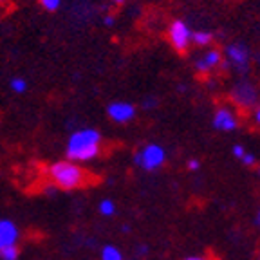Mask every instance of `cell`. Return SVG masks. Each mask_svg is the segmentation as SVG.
<instances>
[{"label": "cell", "instance_id": "5bb4252c", "mask_svg": "<svg viewBox=\"0 0 260 260\" xmlns=\"http://www.w3.org/2000/svg\"><path fill=\"white\" fill-rule=\"evenodd\" d=\"M9 87H11V90L15 94H24V92H27L29 83H27V80H24V78L16 76V78H13V80L9 81Z\"/></svg>", "mask_w": 260, "mask_h": 260}, {"label": "cell", "instance_id": "ba28073f", "mask_svg": "<svg viewBox=\"0 0 260 260\" xmlns=\"http://www.w3.org/2000/svg\"><path fill=\"white\" fill-rule=\"evenodd\" d=\"M239 126V118L232 109L220 107L213 114V128L220 132H233Z\"/></svg>", "mask_w": 260, "mask_h": 260}, {"label": "cell", "instance_id": "603a6c76", "mask_svg": "<svg viewBox=\"0 0 260 260\" xmlns=\"http://www.w3.org/2000/svg\"><path fill=\"white\" fill-rule=\"evenodd\" d=\"M103 24H105L107 27H114V24H116V18H114L112 15H105V18H103Z\"/></svg>", "mask_w": 260, "mask_h": 260}, {"label": "cell", "instance_id": "5b68a950", "mask_svg": "<svg viewBox=\"0 0 260 260\" xmlns=\"http://www.w3.org/2000/svg\"><path fill=\"white\" fill-rule=\"evenodd\" d=\"M232 100L240 109L248 110V109L256 107V103H258V100H260V94L251 81L242 80V81H239V83H235V87L232 89Z\"/></svg>", "mask_w": 260, "mask_h": 260}, {"label": "cell", "instance_id": "8fae6325", "mask_svg": "<svg viewBox=\"0 0 260 260\" xmlns=\"http://www.w3.org/2000/svg\"><path fill=\"white\" fill-rule=\"evenodd\" d=\"M100 258L102 260H125V256H123V251L118 246L105 244L102 248V251H100Z\"/></svg>", "mask_w": 260, "mask_h": 260}, {"label": "cell", "instance_id": "8992f818", "mask_svg": "<svg viewBox=\"0 0 260 260\" xmlns=\"http://www.w3.org/2000/svg\"><path fill=\"white\" fill-rule=\"evenodd\" d=\"M168 38H170V44L175 51L184 53L191 44V29L188 27L186 22L174 20L170 24V29H168Z\"/></svg>", "mask_w": 260, "mask_h": 260}, {"label": "cell", "instance_id": "83f0119b", "mask_svg": "<svg viewBox=\"0 0 260 260\" xmlns=\"http://www.w3.org/2000/svg\"><path fill=\"white\" fill-rule=\"evenodd\" d=\"M256 220H258V224H260V211H258V219H256Z\"/></svg>", "mask_w": 260, "mask_h": 260}, {"label": "cell", "instance_id": "7a4b0ae2", "mask_svg": "<svg viewBox=\"0 0 260 260\" xmlns=\"http://www.w3.org/2000/svg\"><path fill=\"white\" fill-rule=\"evenodd\" d=\"M45 177L47 183L56 186V190L73 191L78 188H83L90 181V175L87 170L78 162H73L69 159H60V161L51 162L45 168Z\"/></svg>", "mask_w": 260, "mask_h": 260}, {"label": "cell", "instance_id": "3957f363", "mask_svg": "<svg viewBox=\"0 0 260 260\" xmlns=\"http://www.w3.org/2000/svg\"><path fill=\"white\" fill-rule=\"evenodd\" d=\"M134 162L145 172H155L167 162V150L157 143H148L134 154Z\"/></svg>", "mask_w": 260, "mask_h": 260}, {"label": "cell", "instance_id": "7c38bea8", "mask_svg": "<svg viewBox=\"0 0 260 260\" xmlns=\"http://www.w3.org/2000/svg\"><path fill=\"white\" fill-rule=\"evenodd\" d=\"M191 42L199 47H208L213 42V35L210 31H195L191 32Z\"/></svg>", "mask_w": 260, "mask_h": 260}, {"label": "cell", "instance_id": "9c48e42d", "mask_svg": "<svg viewBox=\"0 0 260 260\" xmlns=\"http://www.w3.org/2000/svg\"><path fill=\"white\" fill-rule=\"evenodd\" d=\"M20 230L11 219H0V249L8 246H18Z\"/></svg>", "mask_w": 260, "mask_h": 260}, {"label": "cell", "instance_id": "4fadbf2b", "mask_svg": "<svg viewBox=\"0 0 260 260\" xmlns=\"http://www.w3.org/2000/svg\"><path fill=\"white\" fill-rule=\"evenodd\" d=\"M98 211L103 217H114L116 215V203L112 199H102L98 204Z\"/></svg>", "mask_w": 260, "mask_h": 260}, {"label": "cell", "instance_id": "277c9868", "mask_svg": "<svg viewBox=\"0 0 260 260\" xmlns=\"http://www.w3.org/2000/svg\"><path fill=\"white\" fill-rule=\"evenodd\" d=\"M249 51L244 44H232L226 47V60H222V67L228 69L232 67L235 73L239 74H248L249 73Z\"/></svg>", "mask_w": 260, "mask_h": 260}, {"label": "cell", "instance_id": "52a82bcc", "mask_svg": "<svg viewBox=\"0 0 260 260\" xmlns=\"http://www.w3.org/2000/svg\"><path fill=\"white\" fill-rule=\"evenodd\" d=\"M107 116L118 125L130 123L136 118V107L128 102H112L107 107Z\"/></svg>", "mask_w": 260, "mask_h": 260}, {"label": "cell", "instance_id": "d6986e66", "mask_svg": "<svg viewBox=\"0 0 260 260\" xmlns=\"http://www.w3.org/2000/svg\"><path fill=\"white\" fill-rule=\"evenodd\" d=\"M42 191H44L45 195H54L58 190H56V186H53L51 183H44L42 184Z\"/></svg>", "mask_w": 260, "mask_h": 260}, {"label": "cell", "instance_id": "6da1fadb", "mask_svg": "<svg viewBox=\"0 0 260 260\" xmlns=\"http://www.w3.org/2000/svg\"><path fill=\"white\" fill-rule=\"evenodd\" d=\"M102 154V134L92 126L74 130L65 143V159L73 162H89Z\"/></svg>", "mask_w": 260, "mask_h": 260}, {"label": "cell", "instance_id": "2e32d148", "mask_svg": "<svg viewBox=\"0 0 260 260\" xmlns=\"http://www.w3.org/2000/svg\"><path fill=\"white\" fill-rule=\"evenodd\" d=\"M42 6V9L47 13H54L61 8V0H38Z\"/></svg>", "mask_w": 260, "mask_h": 260}, {"label": "cell", "instance_id": "9a60e30c", "mask_svg": "<svg viewBox=\"0 0 260 260\" xmlns=\"http://www.w3.org/2000/svg\"><path fill=\"white\" fill-rule=\"evenodd\" d=\"M20 258V248L18 246H8L0 249V260H18Z\"/></svg>", "mask_w": 260, "mask_h": 260}, {"label": "cell", "instance_id": "ac0fdd59", "mask_svg": "<svg viewBox=\"0 0 260 260\" xmlns=\"http://www.w3.org/2000/svg\"><path fill=\"white\" fill-rule=\"evenodd\" d=\"M148 253H150V248H148L146 244H139L138 249H136V256H138V258H143V256H146Z\"/></svg>", "mask_w": 260, "mask_h": 260}, {"label": "cell", "instance_id": "44dd1931", "mask_svg": "<svg viewBox=\"0 0 260 260\" xmlns=\"http://www.w3.org/2000/svg\"><path fill=\"white\" fill-rule=\"evenodd\" d=\"M232 152H233V155H235L237 159H242V155L246 154V148H244L242 145H235Z\"/></svg>", "mask_w": 260, "mask_h": 260}, {"label": "cell", "instance_id": "484cf974", "mask_svg": "<svg viewBox=\"0 0 260 260\" xmlns=\"http://www.w3.org/2000/svg\"><path fill=\"white\" fill-rule=\"evenodd\" d=\"M109 2H112V4H116V6H121L125 0H109Z\"/></svg>", "mask_w": 260, "mask_h": 260}, {"label": "cell", "instance_id": "ffe728a7", "mask_svg": "<svg viewBox=\"0 0 260 260\" xmlns=\"http://www.w3.org/2000/svg\"><path fill=\"white\" fill-rule=\"evenodd\" d=\"M155 105H157V100L155 98H145V102H143V109H155Z\"/></svg>", "mask_w": 260, "mask_h": 260}, {"label": "cell", "instance_id": "4316f807", "mask_svg": "<svg viewBox=\"0 0 260 260\" xmlns=\"http://www.w3.org/2000/svg\"><path fill=\"white\" fill-rule=\"evenodd\" d=\"M130 232V226L128 224H123V233H128Z\"/></svg>", "mask_w": 260, "mask_h": 260}, {"label": "cell", "instance_id": "7402d4cb", "mask_svg": "<svg viewBox=\"0 0 260 260\" xmlns=\"http://www.w3.org/2000/svg\"><path fill=\"white\" fill-rule=\"evenodd\" d=\"M188 170H191V172H197L201 168V161L199 159H190V161H188Z\"/></svg>", "mask_w": 260, "mask_h": 260}, {"label": "cell", "instance_id": "e0dca14e", "mask_svg": "<svg viewBox=\"0 0 260 260\" xmlns=\"http://www.w3.org/2000/svg\"><path fill=\"white\" fill-rule=\"evenodd\" d=\"M242 165H246V167H255V162H256V157L253 154H249V152H246V154L242 155Z\"/></svg>", "mask_w": 260, "mask_h": 260}, {"label": "cell", "instance_id": "30bf717a", "mask_svg": "<svg viewBox=\"0 0 260 260\" xmlns=\"http://www.w3.org/2000/svg\"><path fill=\"white\" fill-rule=\"evenodd\" d=\"M222 54H220V51H217V49H208L206 53L201 54L197 60H195V71L197 73H210V71H213L215 67H219L220 63H222Z\"/></svg>", "mask_w": 260, "mask_h": 260}, {"label": "cell", "instance_id": "d4e9b609", "mask_svg": "<svg viewBox=\"0 0 260 260\" xmlns=\"http://www.w3.org/2000/svg\"><path fill=\"white\" fill-rule=\"evenodd\" d=\"M184 260H210V258H206V256H186Z\"/></svg>", "mask_w": 260, "mask_h": 260}, {"label": "cell", "instance_id": "cb8c5ba5", "mask_svg": "<svg viewBox=\"0 0 260 260\" xmlns=\"http://www.w3.org/2000/svg\"><path fill=\"white\" fill-rule=\"evenodd\" d=\"M253 118H255V121H256V125H260V107L255 110V114H253Z\"/></svg>", "mask_w": 260, "mask_h": 260}, {"label": "cell", "instance_id": "f546056e", "mask_svg": "<svg viewBox=\"0 0 260 260\" xmlns=\"http://www.w3.org/2000/svg\"><path fill=\"white\" fill-rule=\"evenodd\" d=\"M0 2H4V0H0Z\"/></svg>", "mask_w": 260, "mask_h": 260}, {"label": "cell", "instance_id": "f1b7e54d", "mask_svg": "<svg viewBox=\"0 0 260 260\" xmlns=\"http://www.w3.org/2000/svg\"><path fill=\"white\" fill-rule=\"evenodd\" d=\"M258 174H260V168H258Z\"/></svg>", "mask_w": 260, "mask_h": 260}]
</instances>
